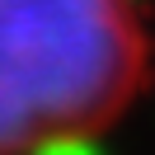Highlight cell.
<instances>
[{
    "label": "cell",
    "instance_id": "cell-1",
    "mask_svg": "<svg viewBox=\"0 0 155 155\" xmlns=\"http://www.w3.org/2000/svg\"><path fill=\"white\" fill-rule=\"evenodd\" d=\"M141 80L136 0H0V155L99 136Z\"/></svg>",
    "mask_w": 155,
    "mask_h": 155
}]
</instances>
